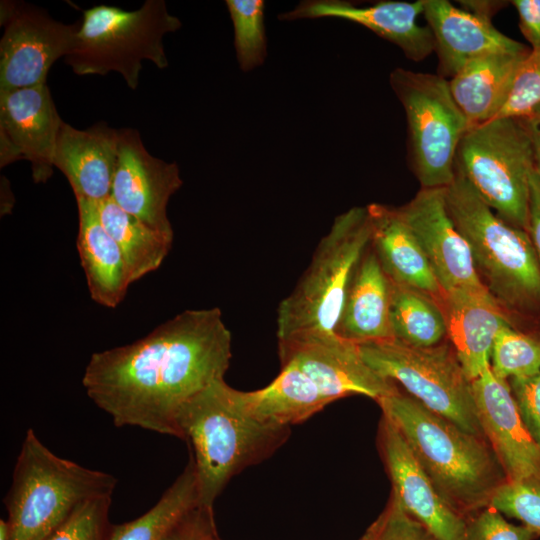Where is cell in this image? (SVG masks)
Returning <instances> with one entry per match:
<instances>
[{
	"instance_id": "obj_1",
	"label": "cell",
	"mask_w": 540,
	"mask_h": 540,
	"mask_svg": "<svg viewBox=\"0 0 540 540\" xmlns=\"http://www.w3.org/2000/svg\"><path fill=\"white\" fill-rule=\"evenodd\" d=\"M231 358L221 310L187 309L132 343L93 353L82 385L115 426L179 438V411L224 379Z\"/></svg>"
},
{
	"instance_id": "obj_2",
	"label": "cell",
	"mask_w": 540,
	"mask_h": 540,
	"mask_svg": "<svg viewBox=\"0 0 540 540\" xmlns=\"http://www.w3.org/2000/svg\"><path fill=\"white\" fill-rule=\"evenodd\" d=\"M377 403L453 508L468 519L490 505L506 477L484 436L462 429L399 388Z\"/></svg>"
},
{
	"instance_id": "obj_3",
	"label": "cell",
	"mask_w": 540,
	"mask_h": 540,
	"mask_svg": "<svg viewBox=\"0 0 540 540\" xmlns=\"http://www.w3.org/2000/svg\"><path fill=\"white\" fill-rule=\"evenodd\" d=\"M177 427L195 467L200 505L209 508L235 475L268 459L290 435L289 427L266 425L249 415L239 390L225 379L192 397L179 411Z\"/></svg>"
},
{
	"instance_id": "obj_4",
	"label": "cell",
	"mask_w": 540,
	"mask_h": 540,
	"mask_svg": "<svg viewBox=\"0 0 540 540\" xmlns=\"http://www.w3.org/2000/svg\"><path fill=\"white\" fill-rule=\"evenodd\" d=\"M445 202L492 297L510 316L540 317V264L528 233L500 218L458 171Z\"/></svg>"
},
{
	"instance_id": "obj_5",
	"label": "cell",
	"mask_w": 540,
	"mask_h": 540,
	"mask_svg": "<svg viewBox=\"0 0 540 540\" xmlns=\"http://www.w3.org/2000/svg\"><path fill=\"white\" fill-rule=\"evenodd\" d=\"M117 479L50 451L30 428L3 499L9 540H45L88 499L112 496Z\"/></svg>"
},
{
	"instance_id": "obj_6",
	"label": "cell",
	"mask_w": 540,
	"mask_h": 540,
	"mask_svg": "<svg viewBox=\"0 0 540 540\" xmlns=\"http://www.w3.org/2000/svg\"><path fill=\"white\" fill-rule=\"evenodd\" d=\"M372 221L367 206L338 215L311 262L277 309V340L335 334L354 273L368 250Z\"/></svg>"
},
{
	"instance_id": "obj_7",
	"label": "cell",
	"mask_w": 540,
	"mask_h": 540,
	"mask_svg": "<svg viewBox=\"0 0 540 540\" xmlns=\"http://www.w3.org/2000/svg\"><path fill=\"white\" fill-rule=\"evenodd\" d=\"M181 25L163 0H147L132 11L97 5L83 11L74 47L64 59L78 75L117 72L136 89L144 60L168 67L163 38Z\"/></svg>"
},
{
	"instance_id": "obj_8",
	"label": "cell",
	"mask_w": 540,
	"mask_h": 540,
	"mask_svg": "<svg viewBox=\"0 0 540 540\" xmlns=\"http://www.w3.org/2000/svg\"><path fill=\"white\" fill-rule=\"evenodd\" d=\"M455 170L500 218L527 232L534 154L523 118H495L470 127L459 143Z\"/></svg>"
},
{
	"instance_id": "obj_9",
	"label": "cell",
	"mask_w": 540,
	"mask_h": 540,
	"mask_svg": "<svg viewBox=\"0 0 540 540\" xmlns=\"http://www.w3.org/2000/svg\"><path fill=\"white\" fill-rule=\"evenodd\" d=\"M389 82L405 112L408 157L421 188H446L456 174L459 143L470 128L449 81L399 67L390 73Z\"/></svg>"
},
{
	"instance_id": "obj_10",
	"label": "cell",
	"mask_w": 540,
	"mask_h": 540,
	"mask_svg": "<svg viewBox=\"0 0 540 540\" xmlns=\"http://www.w3.org/2000/svg\"><path fill=\"white\" fill-rule=\"evenodd\" d=\"M358 348L364 361L380 376L401 385L405 393L432 412L470 433L484 436L472 381L449 341L414 347L392 338L359 344Z\"/></svg>"
},
{
	"instance_id": "obj_11",
	"label": "cell",
	"mask_w": 540,
	"mask_h": 540,
	"mask_svg": "<svg viewBox=\"0 0 540 540\" xmlns=\"http://www.w3.org/2000/svg\"><path fill=\"white\" fill-rule=\"evenodd\" d=\"M0 92L46 84L48 72L72 51L79 24H64L26 4H2Z\"/></svg>"
},
{
	"instance_id": "obj_12",
	"label": "cell",
	"mask_w": 540,
	"mask_h": 540,
	"mask_svg": "<svg viewBox=\"0 0 540 540\" xmlns=\"http://www.w3.org/2000/svg\"><path fill=\"white\" fill-rule=\"evenodd\" d=\"M277 341L281 366L300 369L330 403L350 395L378 402L398 389L364 361L357 344L337 334H307Z\"/></svg>"
},
{
	"instance_id": "obj_13",
	"label": "cell",
	"mask_w": 540,
	"mask_h": 540,
	"mask_svg": "<svg viewBox=\"0 0 540 540\" xmlns=\"http://www.w3.org/2000/svg\"><path fill=\"white\" fill-rule=\"evenodd\" d=\"M397 210L420 244L444 294L458 290L490 294L477 274L467 241L448 214L445 188H421Z\"/></svg>"
},
{
	"instance_id": "obj_14",
	"label": "cell",
	"mask_w": 540,
	"mask_h": 540,
	"mask_svg": "<svg viewBox=\"0 0 540 540\" xmlns=\"http://www.w3.org/2000/svg\"><path fill=\"white\" fill-rule=\"evenodd\" d=\"M182 184L175 162L152 156L135 129L119 130V155L110 198L122 210L174 239L167 205Z\"/></svg>"
},
{
	"instance_id": "obj_15",
	"label": "cell",
	"mask_w": 540,
	"mask_h": 540,
	"mask_svg": "<svg viewBox=\"0 0 540 540\" xmlns=\"http://www.w3.org/2000/svg\"><path fill=\"white\" fill-rule=\"evenodd\" d=\"M63 123L46 84L0 92L1 167L26 159L34 181L46 182Z\"/></svg>"
},
{
	"instance_id": "obj_16",
	"label": "cell",
	"mask_w": 540,
	"mask_h": 540,
	"mask_svg": "<svg viewBox=\"0 0 540 540\" xmlns=\"http://www.w3.org/2000/svg\"><path fill=\"white\" fill-rule=\"evenodd\" d=\"M377 439L391 493L401 505L437 540H467V517L439 493L400 431L383 414Z\"/></svg>"
},
{
	"instance_id": "obj_17",
	"label": "cell",
	"mask_w": 540,
	"mask_h": 540,
	"mask_svg": "<svg viewBox=\"0 0 540 540\" xmlns=\"http://www.w3.org/2000/svg\"><path fill=\"white\" fill-rule=\"evenodd\" d=\"M478 420L506 480L540 481V447L525 427L509 382L490 366L472 381Z\"/></svg>"
},
{
	"instance_id": "obj_18",
	"label": "cell",
	"mask_w": 540,
	"mask_h": 540,
	"mask_svg": "<svg viewBox=\"0 0 540 540\" xmlns=\"http://www.w3.org/2000/svg\"><path fill=\"white\" fill-rule=\"evenodd\" d=\"M423 10L424 0H389L364 6L345 0H305L292 10L279 14L278 18L296 21L333 17L351 21L399 47L409 60L420 62L435 50L429 27L417 23Z\"/></svg>"
},
{
	"instance_id": "obj_19",
	"label": "cell",
	"mask_w": 540,
	"mask_h": 540,
	"mask_svg": "<svg viewBox=\"0 0 540 540\" xmlns=\"http://www.w3.org/2000/svg\"><path fill=\"white\" fill-rule=\"evenodd\" d=\"M423 16L434 38L438 74L446 79L479 56L528 49L497 30L491 21L447 0H424Z\"/></svg>"
},
{
	"instance_id": "obj_20",
	"label": "cell",
	"mask_w": 540,
	"mask_h": 540,
	"mask_svg": "<svg viewBox=\"0 0 540 540\" xmlns=\"http://www.w3.org/2000/svg\"><path fill=\"white\" fill-rule=\"evenodd\" d=\"M119 155V130L98 123L80 130L63 123L53 166L67 178L76 200L98 203L110 197Z\"/></svg>"
},
{
	"instance_id": "obj_21",
	"label": "cell",
	"mask_w": 540,
	"mask_h": 540,
	"mask_svg": "<svg viewBox=\"0 0 540 540\" xmlns=\"http://www.w3.org/2000/svg\"><path fill=\"white\" fill-rule=\"evenodd\" d=\"M441 306L447 339L473 381L490 366L492 346L499 330L513 325L510 315L490 294L463 290L445 293Z\"/></svg>"
},
{
	"instance_id": "obj_22",
	"label": "cell",
	"mask_w": 540,
	"mask_h": 540,
	"mask_svg": "<svg viewBox=\"0 0 540 540\" xmlns=\"http://www.w3.org/2000/svg\"><path fill=\"white\" fill-rule=\"evenodd\" d=\"M367 207L372 221L371 247L390 282L419 290L441 304L444 292L397 207L378 203Z\"/></svg>"
},
{
	"instance_id": "obj_23",
	"label": "cell",
	"mask_w": 540,
	"mask_h": 540,
	"mask_svg": "<svg viewBox=\"0 0 540 540\" xmlns=\"http://www.w3.org/2000/svg\"><path fill=\"white\" fill-rule=\"evenodd\" d=\"M76 202L79 220L76 247L90 297L101 306L116 308L133 283L127 262L101 224L95 203L81 199Z\"/></svg>"
},
{
	"instance_id": "obj_24",
	"label": "cell",
	"mask_w": 540,
	"mask_h": 540,
	"mask_svg": "<svg viewBox=\"0 0 540 540\" xmlns=\"http://www.w3.org/2000/svg\"><path fill=\"white\" fill-rule=\"evenodd\" d=\"M530 50L498 51L479 56L449 80L452 96L470 127L498 115Z\"/></svg>"
},
{
	"instance_id": "obj_25",
	"label": "cell",
	"mask_w": 540,
	"mask_h": 540,
	"mask_svg": "<svg viewBox=\"0 0 540 540\" xmlns=\"http://www.w3.org/2000/svg\"><path fill=\"white\" fill-rule=\"evenodd\" d=\"M391 283L371 244L349 287L335 334L357 345L392 339Z\"/></svg>"
},
{
	"instance_id": "obj_26",
	"label": "cell",
	"mask_w": 540,
	"mask_h": 540,
	"mask_svg": "<svg viewBox=\"0 0 540 540\" xmlns=\"http://www.w3.org/2000/svg\"><path fill=\"white\" fill-rule=\"evenodd\" d=\"M244 410L259 422L289 427L321 411L330 401L314 382L294 365H282L278 376L266 387L239 390Z\"/></svg>"
},
{
	"instance_id": "obj_27",
	"label": "cell",
	"mask_w": 540,
	"mask_h": 540,
	"mask_svg": "<svg viewBox=\"0 0 540 540\" xmlns=\"http://www.w3.org/2000/svg\"><path fill=\"white\" fill-rule=\"evenodd\" d=\"M95 207L101 224L119 246L133 283L161 266L173 238L125 212L110 197L95 203Z\"/></svg>"
},
{
	"instance_id": "obj_28",
	"label": "cell",
	"mask_w": 540,
	"mask_h": 540,
	"mask_svg": "<svg viewBox=\"0 0 540 540\" xmlns=\"http://www.w3.org/2000/svg\"><path fill=\"white\" fill-rule=\"evenodd\" d=\"M390 283L393 339L414 347H431L444 342L447 325L441 304L419 290Z\"/></svg>"
},
{
	"instance_id": "obj_29",
	"label": "cell",
	"mask_w": 540,
	"mask_h": 540,
	"mask_svg": "<svg viewBox=\"0 0 540 540\" xmlns=\"http://www.w3.org/2000/svg\"><path fill=\"white\" fill-rule=\"evenodd\" d=\"M200 505L195 467L188 463L157 503L140 517L113 525L109 540H161L184 514Z\"/></svg>"
},
{
	"instance_id": "obj_30",
	"label": "cell",
	"mask_w": 540,
	"mask_h": 540,
	"mask_svg": "<svg viewBox=\"0 0 540 540\" xmlns=\"http://www.w3.org/2000/svg\"><path fill=\"white\" fill-rule=\"evenodd\" d=\"M234 27L237 62L248 72L261 66L267 55L263 0H227Z\"/></svg>"
},
{
	"instance_id": "obj_31",
	"label": "cell",
	"mask_w": 540,
	"mask_h": 540,
	"mask_svg": "<svg viewBox=\"0 0 540 540\" xmlns=\"http://www.w3.org/2000/svg\"><path fill=\"white\" fill-rule=\"evenodd\" d=\"M490 368L504 380L525 378L540 372V339L507 325L493 342Z\"/></svg>"
},
{
	"instance_id": "obj_32",
	"label": "cell",
	"mask_w": 540,
	"mask_h": 540,
	"mask_svg": "<svg viewBox=\"0 0 540 540\" xmlns=\"http://www.w3.org/2000/svg\"><path fill=\"white\" fill-rule=\"evenodd\" d=\"M111 496L86 500L45 540H109Z\"/></svg>"
},
{
	"instance_id": "obj_33",
	"label": "cell",
	"mask_w": 540,
	"mask_h": 540,
	"mask_svg": "<svg viewBox=\"0 0 540 540\" xmlns=\"http://www.w3.org/2000/svg\"><path fill=\"white\" fill-rule=\"evenodd\" d=\"M489 506L520 520L522 525L540 536L539 480H505L495 491Z\"/></svg>"
},
{
	"instance_id": "obj_34",
	"label": "cell",
	"mask_w": 540,
	"mask_h": 540,
	"mask_svg": "<svg viewBox=\"0 0 540 540\" xmlns=\"http://www.w3.org/2000/svg\"><path fill=\"white\" fill-rule=\"evenodd\" d=\"M360 540H437L391 493L381 514Z\"/></svg>"
},
{
	"instance_id": "obj_35",
	"label": "cell",
	"mask_w": 540,
	"mask_h": 540,
	"mask_svg": "<svg viewBox=\"0 0 540 540\" xmlns=\"http://www.w3.org/2000/svg\"><path fill=\"white\" fill-rule=\"evenodd\" d=\"M540 105V48L521 63L507 101L495 118H526ZM494 118V119H495Z\"/></svg>"
},
{
	"instance_id": "obj_36",
	"label": "cell",
	"mask_w": 540,
	"mask_h": 540,
	"mask_svg": "<svg viewBox=\"0 0 540 540\" xmlns=\"http://www.w3.org/2000/svg\"><path fill=\"white\" fill-rule=\"evenodd\" d=\"M466 536L467 540H534L538 537L526 526L508 522L491 506L468 517Z\"/></svg>"
},
{
	"instance_id": "obj_37",
	"label": "cell",
	"mask_w": 540,
	"mask_h": 540,
	"mask_svg": "<svg viewBox=\"0 0 540 540\" xmlns=\"http://www.w3.org/2000/svg\"><path fill=\"white\" fill-rule=\"evenodd\" d=\"M519 415L540 447V372L508 380Z\"/></svg>"
},
{
	"instance_id": "obj_38",
	"label": "cell",
	"mask_w": 540,
	"mask_h": 540,
	"mask_svg": "<svg viewBox=\"0 0 540 540\" xmlns=\"http://www.w3.org/2000/svg\"><path fill=\"white\" fill-rule=\"evenodd\" d=\"M213 508L197 505L177 520L161 540H218Z\"/></svg>"
},
{
	"instance_id": "obj_39",
	"label": "cell",
	"mask_w": 540,
	"mask_h": 540,
	"mask_svg": "<svg viewBox=\"0 0 540 540\" xmlns=\"http://www.w3.org/2000/svg\"><path fill=\"white\" fill-rule=\"evenodd\" d=\"M515 7L519 29L530 44V49L540 48V0H512Z\"/></svg>"
},
{
	"instance_id": "obj_40",
	"label": "cell",
	"mask_w": 540,
	"mask_h": 540,
	"mask_svg": "<svg viewBox=\"0 0 540 540\" xmlns=\"http://www.w3.org/2000/svg\"><path fill=\"white\" fill-rule=\"evenodd\" d=\"M527 233L540 264V179L535 171L530 176Z\"/></svg>"
},
{
	"instance_id": "obj_41",
	"label": "cell",
	"mask_w": 540,
	"mask_h": 540,
	"mask_svg": "<svg viewBox=\"0 0 540 540\" xmlns=\"http://www.w3.org/2000/svg\"><path fill=\"white\" fill-rule=\"evenodd\" d=\"M465 11L491 21L492 17L504 8L505 1H459Z\"/></svg>"
},
{
	"instance_id": "obj_42",
	"label": "cell",
	"mask_w": 540,
	"mask_h": 540,
	"mask_svg": "<svg viewBox=\"0 0 540 540\" xmlns=\"http://www.w3.org/2000/svg\"><path fill=\"white\" fill-rule=\"evenodd\" d=\"M523 119L526 122L532 139L534 171L540 179V118L529 116Z\"/></svg>"
},
{
	"instance_id": "obj_43",
	"label": "cell",
	"mask_w": 540,
	"mask_h": 540,
	"mask_svg": "<svg viewBox=\"0 0 540 540\" xmlns=\"http://www.w3.org/2000/svg\"><path fill=\"white\" fill-rule=\"evenodd\" d=\"M10 531L7 520H0V540H9Z\"/></svg>"
},
{
	"instance_id": "obj_44",
	"label": "cell",
	"mask_w": 540,
	"mask_h": 540,
	"mask_svg": "<svg viewBox=\"0 0 540 540\" xmlns=\"http://www.w3.org/2000/svg\"><path fill=\"white\" fill-rule=\"evenodd\" d=\"M530 116L538 117L540 118V105L535 108V110L532 112ZM529 117V116H528Z\"/></svg>"
},
{
	"instance_id": "obj_45",
	"label": "cell",
	"mask_w": 540,
	"mask_h": 540,
	"mask_svg": "<svg viewBox=\"0 0 540 540\" xmlns=\"http://www.w3.org/2000/svg\"><path fill=\"white\" fill-rule=\"evenodd\" d=\"M218 540H220V539H218Z\"/></svg>"
}]
</instances>
